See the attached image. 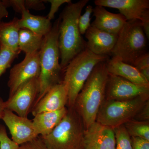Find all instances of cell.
Wrapping results in <instances>:
<instances>
[{
	"mask_svg": "<svg viewBox=\"0 0 149 149\" xmlns=\"http://www.w3.org/2000/svg\"><path fill=\"white\" fill-rule=\"evenodd\" d=\"M115 136V149H133L131 137L123 125L113 128Z\"/></svg>",
	"mask_w": 149,
	"mask_h": 149,
	"instance_id": "603a6c76",
	"label": "cell"
},
{
	"mask_svg": "<svg viewBox=\"0 0 149 149\" xmlns=\"http://www.w3.org/2000/svg\"><path fill=\"white\" fill-rule=\"evenodd\" d=\"M139 71L143 76L149 82V67L139 70Z\"/></svg>",
	"mask_w": 149,
	"mask_h": 149,
	"instance_id": "e575fe53",
	"label": "cell"
},
{
	"mask_svg": "<svg viewBox=\"0 0 149 149\" xmlns=\"http://www.w3.org/2000/svg\"><path fill=\"white\" fill-rule=\"evenodd\" d=\"M93 12L95 19L91 26L110 34L118 35L127 21L121 14L111 13L101 6H96Z\"/></svg>",
	"mask_w": 149,
	"mask_h": 149,
	"instance_id": "2e32d148",
	"label": "cell"
},
{
	"mask_svg": "<svg viewBox=\"0 0 149 149\" xmlns=\"http://www.w3.org/2000/svg\"><path fill=\"white\" fill-rule=\"evenodd\" d=\"M149 97H139L123 100L104 101L97 115L96 122L113 128L132 120Z\"/></svg>",
	"mask_w": 149,
	"mask_h": 149,
	"instance_id": "52a82bcc",
	"label": "cell"
},
{
	"mask_svg": "<svg viewBox=\"0 0 149 149\" xmlns=\"http://www.w3.org/2000/svg\"><path fill=\"white\" fill-rule=\"evenodd\" d=\"M106 63L109 74L122 77L137 85L149 86V82L139 70L133 65L123 62L118 58L112 56L107 61Z\"/></svg>",
	"mask_w": 149,
	"mask_h": 149,
	"instance_id": "e0dca14e",
	"label": "cell"
},
{
	"mask_svg": "<svg viewBox=\"0 0 149 149\" xmlns=\"http://www.w3.org/2000/svg\"><path fill=\"white\" fill-rule=\"evenodd\" d=\"M44 36L27 29H20L19 36V48L26 55L39 52L42 44Z\"/></svg>",
	"mask_w": 149,
	"mask_h": 149,
	"instance_id": "44dd1931",
	"label": "cell"
},
{
	"mask_svg": "<svg viewBox=\"0 0 149 149\" xmlns=\"http://www.w3.org/2000/svg\"><path fill=\"white\" fill-rule=\"evenodd\" d=\"M19 146L9 138L5 127L0 125V149H18Z\"/></svg>",
	"mask_w": 149,
	"mask_h": 149,
	"instance_id": "484cf974",
	"label": "cell"
},
{
	"mask_svg": "<svg viewBox=\"0 0 149 149\" xmlns=\"http://www.w3.org/2000/svg\"><path fill=\"white\" fill-rule=\"evenodd\" d=\"M133 65L139 70L149 67V52L141 56L136 60Z\"/></svg>",
	"mask_w": 149,
	"mask_h": 149,
	"instance_id": "1f68e13d",
	"label": "cell"
},
{
	"mask_svg": "<svg viewBox=\"0 0 149 149\" xmlns=\"http://www.w3.org/2000/svg\"><path fill=\"white\" fill-rule=\"evenodd\" d=\"M139 97H149V86L137 85L109 73L105 100H123Z\"/></svg>",
	"mask_w": 149,
	"mask_h": 149,
	"instance_id": "30bf717a",
	"label": "cell"
},
{
	"mask_svg": "<svg viewBox=\"0 0 149 149\" xmlns=\"http://www.w3.org/2000/svg\"><path fill=\"white\" fill-rule=\"evenodd\" d=\"M20 53L0 46V77L10 68L13 61Z\"/></svg>",
	"mask_w": 149,
	"mask_h": 149,
	"instance_id": "cb8c5ba5",
	"label": "cell"
},
{
	"mask_svg": "<svg viewBox=\"0 0 149 149\" xmlns=\"http://www.w3.org/2000/svg\"><path fill=\"white\" fill-rule=\"evenodd\" d=\"M18 25L20 29H28L45 37L51 31L53 25L47 17L34 15L25 10L22 13L21 18L19 19Z\"/></svg>",
	"mask_w": 149,
	"mask_h": 149,
	"instance_id": "d6986e66",
	"label": "cell"
},
{
	"mask_svg": "<svg viewBox=\"0 0 149 149\" xmlns=\"http://www.w3.org/2000/svg\"><path fill=\"white\" fill-rule=\"evenodd\" d=\"M133 119L138 121H149V100L146 102Z\"/></svg>",
	"mask_w": 149,
	"mask_h": 149,
	"instance_id": "f546056e",
	"label": "cell"
},
{
	"mask_svg": "<svg viewBox=\"0 0 149 149\" xmlns=\"http://www.w3.org/2000/svg\"><path fill=\"white\" fill-rule=\"evenodd\" d=\"M87 48L97 55L111 56L116 44L118 35L110 34L91 26L86 31Z\"/></svg>",
	"mask_w": 149,
	"mask_h": 149,
	"instance_id": "5bb4252c",
	"label": "cell"
},
{
	"mask_svg": "<svg viewBox=\"0 0 149 149\" xmlns=\"http://www.w3.org/2000/svg\"><path fill=\"white\" fill-rule=\"evenodd\" d=\"M106 62L100 63L94 68L75 100L74 107L82 118L85 129L95 122L105 100L109 76Z\"/></svg>",
	"mask_w": 149,
	"mask_h": 149,
	"instance_id": "7a4b0ae2",
	"label": "cell"
},
{
	"mask_svg": "<svg viewBox=\"0 0 149 149\" xmlns=\"http://www.w3.org/2000/svg\"><path fill=\"white\" fill-rule=\"evenodd\" d=\"M115 146L113 128L95 121L85 129L84 149H115Z\"/></svg>",
	"mask_w": 149,
	"mask_h": 149,
	"instance_id": "4fadbf2b",
	"label": "cell"
},
{
	"mask_svg": "<svg viewBox=\"0 0 149 149\" xmlns=\"http://www.w3.org/2000/svg\"><path fill=\"white\" fill-rule=\"evenodd\" d=\"M3 104V101L0 96V119H1L2 117L4 109Z\"/></svg>",
	"mask_w": 149,
	"mask_h": 149,
	"instance_id": "d590c367",
	"label": "cell"
},
{
	"mask_svg": "<svg viewBox=\"0 0 149 149\" xmlns=\"http://www.w3.org/2000/svg\"><path fill=\"white\" fill-rule=\"evenodd\" d=\"M60 19L56 20L49 32L45 36L39 53L40 73V93L34 106L55 85L62 83L64 70L61 66L58 45Z\"/></svg>",
	"mask_w": 149,
	"mask_h": 149,
	"instance_id": "3957f363",
	"label": "cell"
},
{
	"mask_svg": "<svg viewBox=\"0 0 149 149\" xmlns=\"http://www.w3.org/2000/svg\"><path fill=\"white\" fill-rule=\"evenodd\" d=\"M96 6L117 9L127 21L149 20V0H96Z\"/></svg>",
	"mask_w": 149,
	"mask_h": 149,
	"instance_id": "8fae6325",
	"label": "cell"
},
{
	"mask_svg": "<svg viewBox=\"0 0 149 149\" xmlns=\"http://www.w3.org/2000/svg\"><path fill=\"white\" fill-rule=\"evenodd\" d=\"M66 107L56 111L45 112L36 115L32 120L37 136L49 135L56 128L67 111Z\"/></svg>",
	"mask_w": 149,
	"mask_h": 149,
	"instance_id": "ac0fdd59",
	"label": "cell"
},
{
	"mask_svg": "<svg viewBox=\"0 0 149 149\" xmlns=\"http://www.w3.org/2000/svg\"><path fill=\"white\" fill-rule=\"evenodd\" d=\"M131 137H138L149 141V121L132 119L123 124Z\"/></svg>",
	"mask_w": 149,
	"mask_h": 149,
	"instance_id": "7402d4cb",
	"label": "cell"
},
{
	"mask_svg": "<svg viewBox=\"0 0 149 149\" xmlns=\"http://www.w3.org/2000/svg\"><path fill=\"white\" fill-rule=\"evenodd\" d=\"M7 8L4 1H0V22H1L3 18L8 17Z\"/></svg>",
	"mask_w": 149,
	"mask_h": 149,
	"instance_id": "836d02e7",
	"label": "cell"
},
{
	"mask_svg": "<svg viewBox=\"0 0 149 149\" xmlns=\"http://www.w3.org/2000/svg\"><path fill=\"white\" fill-rule=\"evenodd\" d=\"M40 73V53L36 52L25 55L23 61L10 69L8 86L9 96H12L22 85L34 78L39 77Z\"/></svg>",
	"mask_w": 149,
	"mask_h": 149,
	"instance_id": "9c48e42d",
	"label": "cell"
},
{
	"mask_svg": "<svg viewBox=\"0 0 149 149\" xmlns=\"http://www.w3.org/2000/svg\"><path fill=\"white\" fill-rule=\"evenodd\" d=\"M44 2V1L40 0H26L24 1L25 8L28 10L29 9L36 10H43L45 8Z\"/></svg>",
	"mask_w": 149,
	"mask_h": 149,
	"instance_id": "4dcf8cb0",
	"label": "cell"
},
{
	"mask_svg": "<svg viewBox=\"0 0 149 149\" xmlns=\"http://www.w3.org/2000/svg\"><path fill=\"white\" fill-rule=\"evenodd\" d=\"M1 119L7 125L12 136V140L20 146L32 141L37 136L32 120L15 114L4 109Z\"/></svg>",
	"mask_w": 149,
	"mask_h": 149,
	"instance_id": "7c38bea8",
	"label": "cell"
},
{
	"mask_svg": "<svg viewBox=\"0 0 149 149\" xmlns=\"http://www.w3.org/2000/svg\"><path fill=\"white\" fill-rule=\"evenodd\" d=\"M93 8L92 6H87L85 13L80 15L78 20V27L81 35H84L91 26V15L93 12Z\"/></svg>",
	"mask_w": 149,
	"mask_h": 149,
	"instance_id": "d4e9b609",
	"label": "cell"
},
{
	"mask_svg": "<svg viewBox=\"0 0 149 149\" xmlns=\"http://www.w3.org/2000/svg\"><path fill=\"white\" fill-rule=\"evenodd\" d=\"M18 149H48L40 136L19 146Z\"/></svg>",
	"mask_w": 149,
	"mask_h": 149,
	"instance_id": "4316f807",
	"label": "cell"
},
{
	"mask_svg": "<svg viewBox=\"0 0 149 149\" xmlns=\"http://www.w3.org/2000/svg\"><path fill=\"white\" fill-rule=\"evenodd\" d=\"M46 1L51 3L50 10L47 16L50 20L54 18L55 14L62 5L64 3L68 4L71 2L70 0H49Z\"/></svg>",
	"mask_w": 149,
	"mask_h": 149,
	"instance_id": "83f0119b",
	"label": "cell"
},
{
	"mask_svg": "<svg viewBox=\"0 0 149 149\" xmlns=\"http://www.w3.org/2000/svg\"><path fill=\"white\" fill-rule=\"evenodd\" d=\"M40 90L39 77L32 79L4 102V108L15 112L19 116L27 118L34 107Z\"/></svg>",
	"mask_w": 149,
	"mask_h": 149,
	"instance_id": "ba28073f",
	"label": "cell"
},
{
	"mask_svg": "<svg viewBox=\"0 0 149 149\" xmlns=\"http://www.w3.org/2000/svg\"><path fill=\"white\" fill-rule=\"evenodd\" d=\"M4 1L7 7H11L17 13L21 14L23 11L27 10L25 8L24 1L23 0H5Z\"/></svg>",
	"mask_w": 149,
	"mask_h": 149,
	"instance_id": "f1b7e54d",
	"label": "cell"
},
{
	"mask_svg": "<svg viewBox=\"0 0 149 149\" xmlns=\"http://www.w3.org/2000/svg\"><path fill=\"white\" fill-rule=\"evenodd\" d=\"M85 128L82 118L74 107L67 111L49 135L40 136L48 149H84Z\"/></svg>",
	"mask_w": 149,
	"mask_h": 149,
	"instance_id": "277c9868",
	"label": "cell"
},
{
	"mask_svg": "<svg viewBox=\"0 0 149 149\" xmlns=\"http://www.w3.org/2000/svg\"><path fill=\"white\" fill-rule=\"evenodd\" d=\"M147 39L141 21H127L118 35L111 56L133 65L137 59L148 52Z\"/></svg>",
	"mask_w": 149,
	"mask_h": 149,
	"instance_id": "8992f818",
	"label": "cell"
},
{
	"mask_svg": "<svg viewBox=\"0 0 149 149\" xmlns=\"http://www.w3.org/2000/svg\"><path fill=\"white\" fill-rule=\"evenodd\" d=\"M89 0H80L68 4L60 15L58 45L60 65L64 70L70 62L87 48L86 42L80 34L78 20Z\"/></svg>",
	"mask_w": 149,
	"mask_h": 149,
	"instance_id": "6da1fadb",
	"label": "cell"
},
{
	"mask_svg": "<svg viewBox=\"0 0 149 149\" xmlns=\"http://www.w3.org/2000/svg\"><path fill=\"white\" fill-rule=\"evenodd\" d=\"M133 149H149V141L138 137H131Z\"/></svg>",
	"mask_w": 149,
	"mask_h": 149,
	"instance_id": "d6a6232c",
	"label": "cell"
},
{
	"mask_svg": "<svg viewBox=\"0 0 149 149\" xmlns=\"http://www.w3.org/2000/svg\"><path fill=\"white\" fill-rule=\"evenodd\" d=\"M18 20V18L15 17L8 22H0V46L20 53L18 45L20 29Z\"/></svg>",
	"mask_w": 149,
	"mask_h": 149,
	"instance_id": "ffe728a7",
	"label": "cell"
},
{
	"mask_svg": "<svg viewBox=\"0 0 149 149\" xmlns=\"http://www.w3.org/2000/svg\"><path fill=\"white\" fill-rule=\"evenodd\" d=\"M68 101L67 91L62 82L52 87L34 107L31 112L35 116L41 113L59 110L65 107Z\"/></svg>",
	"mask_w": 149,
	"mask_h": 149,
	"instance_id": "9a60e30c",
	"label": "cell"
},
{
	"mask_svg": "<svg viewBox=\"0 0 149 149\" xmlns=\"http://www.w3.org/2000/svg\"><path fill=\"white\" fill-rule=\"evenodd\" d=\"M109 58V56L95 54L86 48L70 62L64 70L62 82L68 92V107L74 106L77 95L94 68Z\"/></svg>",
	"mask_w": 149,
	"mask_h": 149,
	"instance_id": "5b68a950",
	"label": "cell"
}]
</instances>
